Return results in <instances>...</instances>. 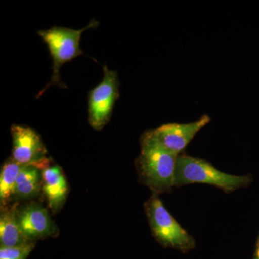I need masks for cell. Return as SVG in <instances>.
Wrapping results in <instances>:
<instances>
[{
    "instance_id": "cell-1",
    "label": "cell",
    "mask_w": 259,
    "mask_h": 259,
    "mask_svg": "<svg viewBox=\"0 0 259 259\" xmlns=\"http://www.w3.org/2000/svg\"><path fill=\"white\" fill-rule=\"evenodd\" d=\"M139 165L146 185L155 193H162L175 186L178 155L167 149L152 131L141 138Z\"/></svg>"
},
{
    "instance_id": "cell-2",
    "label": "cell",
    "mask_w": 259,
    "mask_h": 259,
    "mask_svg": "<svg viewBox=\"0 0 259 259\" xmlns=\"http://www.w3.org/2000/svg\"><path fill=\"white\" fill-rule=\"evenodd\" d=\"M98 25V22L93 20L85 28L79 30L54 26L48 30L37 31L39 36L46 42L50 51L53 59V75L47 86L37 95V97L41 96L51 86L58 85L61 88H66L61 79V66L77 56L83 55L79 47L81 34L88 29L97 28Z\"/></svg>"
},
{
    "instance_id": "cell-3",
    "label": "cell",
    "mask_w": 259,
    "mask_h": 259,
    "mask_svg": "<svg viewBox=\"0 0 259 259\" xmlns=\"http://www.w3.org/2000/svg\"><path fill=\"white\" fill-rule=\"evenodd\" d=\"M249 182L248 177L224 173L200 158L185 155L177 158L175 186L204 183L230 192L243 187Z\"/></svg>"
},
{
    "instance_id": "cell-4",
    "label": "cell",
    "mask_w": 259,
    "mask_h": 259,
    "mask_svg": "<svg viewBox=\"0 0 259 259\" xmlns=\"http://www.w3.org/2000/svg\"><path fill=\"white\" fill-rule=\"evenodd\" d=\"M146 210L153 235L162 244L180 249H188L194 245L192 237L174 219L156 196L148 200Z\"/></svg>"
},
{
    "instance_id": "cell-5",
    "label": "cell",
    "mask_w": 259,
    "mask_h": 259,
    "mask_svg": "<svg viewBox=\"0 0 259 259\" xmlns=\"http://www.w3.org/2000/svg\"><path fill=\"white\" fill-rule=\"evenodd\" d=\"M103 79L89 93L88 97V120L96 131H101L108 123L120 95L117 73L107 66H103Z\"/></svg>"
},
{
    "instance_id": "cell-6",
    "label": "cell",
    "mask_w": 259,
    "mask_h": 259,
    "mask_svg": "<svg viewBox=\"0 0 259 259\" xmlns=\"http://www.w3.org/2000/svg\"><path fill=\"white\" fill-rule=\"evenodd\" d=\"M12 158L22 166H32L40 171L50 166V159L47 157V148L38 136L27 126L13 125Z\"/></svg>"
},
{
    "instance_id": "cell-7",
    "label": "cell",
    "mask_w": 259,
    "mask_h": 259,
    "mask_svg": "<svg viewBox=\"0 0 259 259\" xmlns=\"http://www.w3.org/2000/svg\"><path fill=\"white\" fill-rule=\"evenodd\" d=\"M209 121L210 117L204 115L194 122L163 124L153 131L158 141L167 149L179 155L188 146L196 134L209 123Z\"/></svg>"
},
{
    "instance_id": "cell-8",
    "label": "cell",
    "mask_w": 259,
    "mask_h": 259,
    "mask_svg": "<svg viewBox=\"0 0 259 259\" xmlns=\"http://www.w3.org/2000/svg\"><path fill=\"white\" fill-rule=\"evenodd\" d=\"M20 228L29 241L34 242L55 234L56 228L47 209L40 204H25L17 211Z\"/></svg>"
},
{
    "instance_id": "cell-9",
    "label": "cell",
    "mask_w": 259,
    "mask_h": 259,
    "mask_svg": "<svg viewBox=\"0 0 259 259\" xmlns=\"http://www.w3.org/2000/svg\"><path fill=\"white\" fill-rule=\"evenodd\" d=\"M44 192L53 212L62 207L68 193V185L62 169L57 165L49 166L42 170Z\"/></svg>"
},
{
    "instance_id": "cell-10",
    "label": "cell",
    "mask_w": 259,
    "mask_h": 259,
    "mask_svg": "<svg viewBox=\"0 0 259 259\" xmlns=\"http://www.w3.org/2000/svg\"><path fill=\"white\" fill-rule=\"evenodd\" d=\"M17 206L2 207L0 214V243L1 246L14 247L31 243L24 235L17 218Z\"/></svg>"
},
{
    "instance_id": "cell-11",
    "label": "cell",
    "mask_w": 259,
    "mask_h": 259,
    "mask_svg": "<svg viewBox=\"0 0 259 259\" xmlns=\"http://www.w3.org/2000/svg\"><path fill=\"white\" fill-rule=\"evenodd\" d=\"M40 170L32 166H23L15 183L14 196L21 199L31 198L38 194Z\"/></svg>"
},
{
    "instance_id": "cell-12",
    "label": "cell",
    "mask_w": 259,
    "mask_h": 259,
    "mask_svg": "<svg viewBox=\"0 0 259 259\" xmlns=\"http://www.w3.org/2000/svg\"><path fill=\"white\" fill-rule=\"evenodd\" d=\"M22 165L10 158L2 167L0 174V202L1 206H6L14 196V189L17 178L21 170Z\"/></svg>"
},
{
    "instance_id": "cell-13",
    "label": "cell",
    "mask_w": 259,
    "mask_h": 259,
    "mask_svg": "<svg viewBox=\"0 0 259 259\" xmlns=\"http://www.w3.org/2000/svg\"><path fill=\"white\" fill-rule=\"evenodd\" d=\"M35 243L14 247H0V259H26L33 249Z\"/></svg>"
},
{
    "instance_id": "cell-14",
    "label": "cell",
    "mask_w": 259,
    "mask_h": 259,
    "mask_svg": "<svg viewBox=\"0 0 259 259\" xmlns=\"http://www.w3.org/2000/svg\"><path fill=\"white\" fill-rule=\"evenodd\" d=\"M257 259H259V247L258 250H257Z\"/></svg>"
}]
</instances>
